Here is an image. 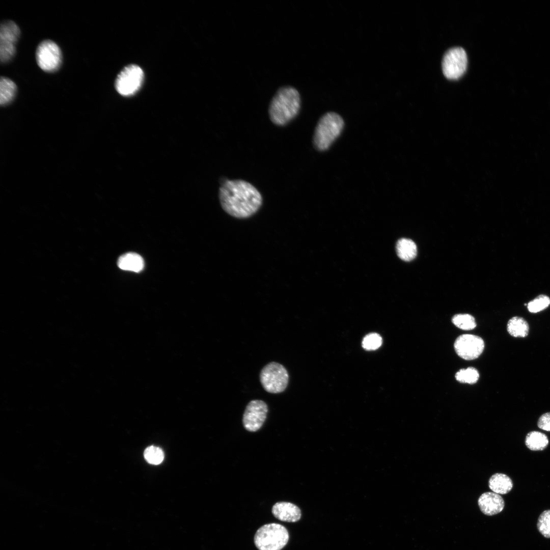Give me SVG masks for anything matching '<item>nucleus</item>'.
Instances as JSON below:
<instances>
[{
	"label": "nucleus",
	"instance_id": "obj_13",
	"mask_svg": "<svg viewBox=\"0 0 550 550\" xmlns=\"http://www.w3.org/2000/svg\"><path fill=\"white\" fill-rule=\"evenodd\" d=\"M272 513L277 519L287 522H296L301 517L300 509L295 505L287 502L276 503L272 508Z\"/></svg>",
	"mask_w": 550,
	"mask_h": 550
},
{
	"label": "nucleus",
	"instance_id": "obj_14",
	"mask_svg": "<svg viewBox=\"0 0 550 550\" xmlns=\"http://www.w3.org/2000/svg\"><path fill=\"white\" fill-rule=\"evenodd\" d=\"M117 264L122 270L135 272L141 271L144 267L143 258L139 254L133 252L127 253L121 256Z\"/></svg>",
	"mask_w": 550,
	"mask_h": 550
},
{
	"label": "nucleus",
	"instance_id": "obj_11",
	"mask_svg": "<svg viewBox=\"0 0 550 550\" xmlns=\"http://www.w3.org/2000/svg\"><path fill=\"white\" fill-rule=\"evenodd\" d=\"M454 347L457 354L466 360L478 358L484 348L483 339L476 335L463 334L455 341Z\"/></svg>",
	"mask_w": 550,
	"mask_h": 550
},
{
	"label": "nucleus",
	"instance_id": "obj_12",
	"mask_svg": "<svg viewBox=\"0 0 550 550\" xmlns=\"http://www.w3.org/2000/svg\"><path fill=\"white\" fill-rule=\"evenodd\" d=\"M478 504L482 512L488 516L501 512L505 506L503 498L494 492L482 493L478 500Z\"/></svg>",
	"mask_w": 550,
	"mask_h": 550
},
{
	"label": "nucleus",
	"instance_id": "obj_3",
	"mask_svg": "<svg viewBox=\"0 0 550 550\" xmlns=\"http://www.w3.org/2000/svg\"><path fill=\"white\" fill-rule=\"evenodd\" d=\"M344 125L343 119L336 113L328 112L323 115L314 132L315 147L321 151L327 149L340 134Z\"/></svg>",
	"mask_w": 550,
	"mask_h": 550
},
{
	"label": "nucleus",
	"instance_id": "obj_17",
	"mask_svg": "<svg viewBox=\"0 0 550 550\" xmlns=\"http://www.w3.org/2000/svg\"><path fill=\"white\" fill-rule=\"evenodd\" d=\"M507 329L511 336L516 338H524L528 335L529 326L524 318L515 316L508 321Z\"/></svg>",
	"mask_w": 550,
	"mask_h": 550
},
{
	"label": "nucleus",
	"instance_id": "obj_21",
	"mask_svg": "<svg viewBox=\"0 0 550 550\" xmlns=\"http://www.w3.org/2000/svg\"><path fill=\"white\" fill-rule=\"evenodd\" d=\"M479 377V374L477 370L473 367L460 369L455 374V378L457 381L469 384L476 383Z\"/></svg>",
	"mask_w": 550,
	"mask_h": 550
},
{
	"label": "nucleus",
	"instance_id": "obj_5",
	"mask_svg": "<svg viewBox=\"0 0 550 550\" xmlns=\"http://www.w3.org/2000/svg\"><path fill=\"white\" fill-rule=\"evenodd\" d=\"M260 381L266 392L278 394L284 391L287 387L289 374L283 365L276 362H271L261 369Z\"/></svg>",
	"mask_w": 550,
	"mask_h": 550
},
{
	"label": "nucleus",
	"instance_id": "obj_22",
	"mask_svg": "<svg viewBox=\"0 0 550 550\" xmlns=\"http://www.w3.org/2000/svg\"><path fill=\"white\" fill-rule=\"evenodd\" d=\"M144 456L149 463L154 465L161 463L164 459V453L162 449L154 446L147 447L144 451Z\"/></svg>",
	"mask_w": 550,
	"mask_h": 550
},
{
	"label": "nucleus",
	"instance_id": "obj_8",
	"mask_svg": "<svg viewBox=\"0 0 550 550\" xmlns=\"http://www.w3.org/2000/svg\"><path fill=\"white\" fill-rule=\"evenodd\" d=\"M468 65L467 55L461 47H453L444 54L442 61V70L445 76L449 79L455 80L465 73Z\"/></svg>",
	"mask_w": 550,
	"mask_h": 550
},
{
	"label": "nucleus",
	"instance_id": "obj_6",
	"mask_svg": "<svg viewBox=\"0 0 550 550\" xmlns=\"http://www.w3.org/2000/svg\"><path fill=\"white\" fill-rule=\"evenodd\" d=\"M143 78L144 72L140 67L136 65H128L118 75L115 80V88L122 96H131L140 89Z\"/></svg>",
	"mask_w": 550,
	"mask_h": 550
},
{
	"label": "nucleus",
	"instance_id": "obj_7",
	"mask_svg": "<svg viewBox=\"0 0 550 550\" xmlns=\"http://www.w3.org/2000/svg\"><path fill=\"white\" fill-rule=\"evenodd\" d=\"M36 62L44 71L52 72L61 66L62 55L59 46L53 41L45 40L38 46L36 51Z\"/></svg>",
	"mask_w": 550,
	"mask_h": 550
},
{
	"label": "nucleus",
	"instance_id": "obj_16",
	"mask_svg": "<svg viewBox=\"0 0 550 550\" xmlns=\"http://www.w3.org/2000/svg\"><path fill=\"white\" fill-rule=\"evenodd\" d=\"M396 251L400 259L405 261H409L416 257L417 249L416 243L413 240L407 238H401L397 242Z\"/></svg>",
	"mask_w": 550,
	"mask_h": 550
},
{
	"label": "nucleus",
	"instance_id": "obj_4",
	"mask_svg": "<svg viewBox=\"0 0 550 550\" xmlns=\"http://www.w3.org/2000/svg\"><path fill=\"white\" fill-rule=\"evenodd\" d=\"M289 538L285 527L271 523L262 526L257 531L254 543L259 550H281L286 545Z\"/></svg>",
	"mask_w": 550,
	"mask_h": 550
},
{
	"label": "nucleus",
	"instance_id": "obj_19",
	"mask_svg": "<svg viewBox=\"0 0 550 550\" xmlns=\"http://www.w3.org/2000/svg\"><path fill=\"white\" fill-rule=\"evenodd\" d=\"M17 86L13 81L6 77L0 79V104L5 105L11 102L14 98Z\"/></svg>",
	"mask_w": 550,
	"mask_h": 550
},
{
	"label": "nucleus",
	"instance_id": "obj_26",
	"mask_svg": "<svg viewBox=\"0 0 550 550\" xmlns=\"http://www.w3.org/2000/svg\"><path fill=\"white\" fill-rule=\"evenodd\" d=\"M537 426L542 430L550 431V412L543 414L539 417Z\"/></svg>",
	"mask_w": 550,
	"mask_h": 550
},
{
	"label": "nucleus",
	"instance_id": "obj_10",
	"mask_svg": "<svg viewBox=\"0 0 550 550\" xmlns=\"http://www.w3.org/2000/svg\"><path fill=\"white\" fill-rule=\"evenodd\" d=\"M268 412L266 403L261 400H253L246 405L242 422L246 430L251 432L258 430L263 425Z\"/></svg>",
	"mask_w": 550,
	"mask_h": 550
},
{
	"label": "nucleus",
	"instance_id": "obj_15",
	"mask_svg": "<svg viewBox=\"0 0 550 550\" xmlns=\"http://www.w3.org/2000/svg\"><path fill=\"white\" fill-rule=\"evenodd\" d=\"M489 487L494 492L504 494L510 492L513 487V482L507 475L502 473H496L492 475L488 481Z\"/></svg>",
	"mask_w": 550,
	"mask_h": 550
},
{
	"label": "nucleus",
	"instance_id": "obj_23",
	"mask_svg": "<svg viewBox=\"0 0 550 550\" xmlns=\"http://www.w3.org/2000/svg\"><path fill=\"white\" fill-rule=\"evenodd\" d=\"M549 305V297L547 295L541 294L529 302L527 308L530 312L535 313L545 309Z\"/></svg>",
	"mask_w": 550,
	"mask_h": 550
},
{
	"label": "nucleus",
	"instance_id": "obj_18",
	"mask_svg": "<svg viewBox=\"0 0 550 550\" xmlns=\"http://www.w3.org/2000/svg\"><path fill=\"white\" fill-rule=\"evenodd\" d=\"M525 444L531 450L542 451L547 447L548 439L543 433L538 431H532L527 434Z\"/></svg>",
	"mask_w": 550,
	"mask_h": 550
},
{
	"label": "nucleus",
	"instance_id": "obj_1",
	"mask_svg": "<svg viewBox=\"0 0 550 550\" xmlns=\"http://www.w3.org/2000/svg\"><path fill=\"white\" fill-rule=\"evenodd\" d=\"M219 199L224 211L237 218L252 216L259 210L263 202L258 190L242 180H228L222 184Z\"/></svg>",
	"mask_w": 550,
	"mask_h": 550
},
{
	"label": "nucleus",
	"instance_id": "obj_25",
	"mask_svg": "<svg viewBox=\"0 0 550 550\" xmlns=\"http://www.w3.org/2000/svg\"><path fill=\"white\" fill-rule=\"evenodd\" d=\"M382 340L379 335L371 333L366 335L362 341L363 347L367 350H375L381 345Z\"/></svg>",
	"mask_w": 550,
	"mask_h": 550
},
{
	"label": "nucleus",
	"instance_id": "obj_9",
	"mask_svg": "<svg viewBox=\"0 0 550 550\" xmlns=\"http://www.w3.org/2000/svg\"><path fill=\"white\" fill-rule=\"evenodd\" d=\"M20 31L13 21L3 22L0 27V60L5 63L10 61L16 53L15 45L19 38Z\"/></svg>",
	"mask_w": 550,
	"mask_h": 550
},
{
	"label": "nucleus",
	"instance_id": "obj_24",
	"mask_svg": "<svg viewBox=\"0 0 550 550\" xmlns=\"http://www.w3.org/2000/svg\"><path fill=\"white\" fill-rule=\"evenodd\" d=\"M538 531L545 538H550V509L544 510L539 515L537 524Z\"/></svg>",
	"mask_w": 550,
	"mask_h": 550
},
{
	"label": "nucleus",
	"instance_id": "obj_2",
	"mask_svg": "<svg viewBox=\"0 0 550 550\" xmlns=\"http://www.w3.org/2000/svg\"><path fill=\"white\" fill-rule=\"evenodd\" d=\"M300 97L298 91L291 86L280 88L272 98L268 108L271 122L284 126L293 120L300 108Z\"/></svg>",
	"mask_w": 550,
	"mask_h": 550
},
{
	"label": "nucleus",
	"instance_id": "obj_20",
	"mask_svg": "<svg viewBox=\"0 0 550 550\" xmlns=\"http://www.w3.org/2000/svg\"><path fill=\"white\" fill-rule=\"evenodd\" d=\"M452 321L457 327L463 330L473 329L476 326L474 318L468 314H456L453 317Z\"/></svg>",
	"mask_w": 550,
	"mask_h": 550
}]
</instances>
